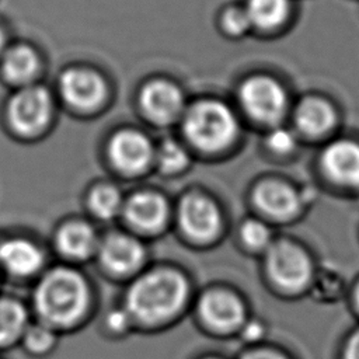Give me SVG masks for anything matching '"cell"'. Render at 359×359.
<instances>
[{"instance_id":"cell-12","label":"cell","mask_w":359,"mask_h":359,"mask_svg":"<svg viewBox=\"0 0 359 359\" xmlns=\"http://www.w3.org/2000/svg\"><path fill=\"white\" fill-rule=\"evenodd\" d=\"M48 59L29 39H11L0 56V83L10 91L45 81Z\"/></svg>"},{"instance_id":"cell-30","label":"cell","mask_w":359,"mask_h":359,"mask_svg":"<svg viewBox=\"0 0 359 359\" xmlns=\"http://www.w3.org/2000/svg\"><path fill=\"white\" fill-rule=\"evenodd\" d=\"M105 324L107 328L115 334H125L130 330L133 321L130 318V316L128 314V311L121 307V309H115L111 310L107 316H105Z\"/></svg>"},{"instance_id":"cell-1","label":"cell","mask_w":359,"mask_h":359,"mask_svg":"<svg viewBox=\"0 0 359 359\" xmlns=\"http://www.w3.org/2000/svg\"><path fill=\"white\" fill-rule=\"evenodd\" d=\"M244 129L245 123L230 98L202 94L189 98L177 125V135L194 156L219 157L240 144Z\"/></svg>"},{"instance_id":"cell-36","label":"cell","mask_w":359,"mask_h":359,"mask_svg":"<svg viewBox=\"0 0 359 359\" xmlns=\"http://www.w3.org/2000/svg\"><path fill=\"white\" fill-rule=\"evenodd\" d=\"M1 278H3V275H1V272H0V282H1Z\"/></svg>"},{"instance_id":"cell-20","label":"cell","mask_w":359,"mask_h":359,"mask_svg":"<svg viewBox=\"0 0 359 359\" xmlns=\"http://www.w3.org/2000/svg\"><path fill=\"white\" fill-rule=\"evenodd\" d=\"M251 22L252 35H273L292 13V0H241Z\"/></svg>"},{"instance_id":"cell-23","label":"cell","mask_w":359,"mask_h":359,"mask_svg":"<svg viewBox=\"0 0 359 359\" xmlns=\"http://www.w3.org/2000/svg\"><path fill=\"white\" fill-rule=\"evenodd\" d=\"M215 27L220 36L229 41H243L252 36V28L241 0L223 3L215 15Z\"/></svg>"},{"instance_id":"cell-9","label":"cell","mask_w":359,"mask_h":359,"mask_svg":"<svg viewBox=\"0 0 359 359\" xmlns=\"http://www.w3.org/2000/svg\"><path fill=\"white\" fill-rule=\"evenodd\" d=\"M317 196V185H302L283 177H265L255 182L251 192V201L259 217L273 226L302 220Z\"/></svg>"},{"instance_id":"cell-15","label":"cell","mask_w":359,"mask_h":359,"mask_svg":"<svg viewBox=\"0 0 359 359\" xmlns=\"http://www.w3.org/2000/svg\"><path fill=\"white\" fill-rule=\"evenodd\" d=\"M95 255L108 273L128 276L142 268L146 259V248L137 237L112 231L100 240Z\"/></svg>"},{"instance_id":"cell-35","label":"cell","mask_w":359,"mask_h":359,"mask_svg":"<svg viewBox=\"0 0 359 359\" xmlns=\"http://www.w3.org/2000/svg\"><path fill=\"white\" fill-rule=\"evenodd\" d=\"M205 359H220V358H215V356H210V358H205Z\"/></svg>"},{"instance_id":"cell-5","label":"cell","mask_w":359,"mask_h":359,"mask_svg":"<svg viewBox=\"0 0 359 359\" xmlns=\"http://www.w3.org/2000/svg\"><path fill=\"white\" fill-rule=\"evenodd\" d=\"M60 111L52 84L42 81L7 93L0 105V125L14 140L34 143L52 132Z\"/></svg>"},{"instance_id":"cell-13","label":"cell","mask_w":359,"mask_h":359,"mask_svg":"<svg viewBox=\"0 0 359 359\" xmlns=\"http://www.w3.org/2000/svg\"><path fill=\"white\" fill-rule=\"evenodd\" d=\"M222 213L217 203L205 194H185L177 205V223L182 234L196 243L215 240L222 230Z\"/></svg>"},{"instance_id":"cell-6","label":"cell","mask_w":359,"mask_h":359,"mask_svg":"<svg viewBox=\"0 0 359 359\" xmlns=\"http://www.w3.org/2000/svg\"><path fill=\"white\" fill-rule=\"evenodd\" d=\"M262 261L268 283L290 300L309 297L321 264L304 241L292 236H276Z\"/></svg>"},{"instance_id":"cell-8","label":"cell","mask_w":359,"mask_h":359,"mask_svg":"<svg viewBox=\"0 0 359 359\" xmlns=\"http://www.w3.org/2000/svg\"><path fill=\"white\" fill-rule=\"evenodd\" d=\"M191 97L172 76L154 73L143 77L133 94V107L139 119L149 128H177Z\"/></svg>"},{"instance_id":"cell-28","label":"cell","mask_w":359,"mask_h":359,"mask_svg":"<svg viewBox=\"0 0 359 359\" xmlns=\"http://www.w3.org/2000/svg\"><path fill=\"white\" fill-rule=\"evenodd\" d=\"M20 344L29 355L45 356L55 349L57 344V331L38 321L28 325Z\"/></svg>"},{"instance_id":"cell-14","label":"cell","mask_w":359,"mask_h":359,"mask_svg":"<svg viewBox=\"0 0 359 359\" xmlns=\"http://www.w3.org/2000/svg\"><path fill=\"white\" fill-rule=\"evenodd\" d=\"M198 314L209 330L220 334L238 331L247 321V310L241 299L224 289L205 292L198 302Z\"/></svg>"},{"instance_id":"cell-31","label":"cell","mask_w":359,"mask_h":359,"mask_svg":"<svg viewBox=\"0 0 359 359\" xmlns=\"http://www.w3.org/2000/svg\"><path fill=\"white\" fill-rule=\"evenodd\" d=\"M241 359H294L287 351L276 346H255L245 352Z\"/></svg>"},{"instance_id":"cell-10","label":"cell","mask_w":359,"mask_h":359,"mask_svg":"<svg viewBox=\"0 0 359 359\" xmlns=\"http://www.w3.org/2000/svg\"><path fill=\"white\" fill-rule=\"evenodd\" d=\"M317 188L331 196L359 199V140L332 137L323 144L316 158Z\"/></svg>"},{"instance_id":"cell-21","label":"cell","mask_w":359,"mask_h":359,"mask_svg":"<svg viewBox=\"0 0 359 359\" xmlns=\"http://www.w3.org/2000/svg\"><path fill=\"white\" fill-rule=\"evenodd\" d=\"M29 324L27 306L14 296L0 293V351L20 344Z\"/></svg>"},{"instance_id":"cell-17","label":"cell","mask_w":359,"mask_h":359,"mask_svg":"<svg viewBox=\"0 0 359 359\" xmlns=\"http://www.w3.org/2000/svg\"><path fill=\"white\" fill-rule=\"evenodd\" d=\"M45 265L42 248L24 236L0 238V272L14 279H28L38 275Z\"/></svg>"},{"instance_id":"cell-7","label":"cell","mask_w":359,"mask_h":359,"mask_svg":"<svg viewBox=\"0 0 359 359\" xmlns=\"http://www.w3.org/2000/svg\"><path fill=\"white\" fill-rule=\"evenodd\" d=\"M230 100L245 126H254L262 132L285 123L290 111L286 86L275 74L265 70H251L241 74L234 84Z\"/></svg>"},{"instance_id":"cell-22","label":"cell","mask_w":359,"mask_h":359,"mask_svg":"<svg viewBox=\"0 0 359 359\" xmlns=\"http://www.w3.org/2000/svg\"><path fill=\"white\" fill-rule=\"evenodd\" d=\"M194 163V153L178 135H168L156 140L154 165L161 175L175 177L184 174Z\"/></svg>"},{"instance_id":"cell-16","label":"cell","mask_w":359,"mask_h":359,"mask_svg":"<svg viewBox=\"0 0 359 359\" xmlns=\"http://www.w3.org/2000/svg\"><path fill=\"white\" fill-rule=\"evenodd\" d=\"M122 217L133 230L154 234L167 226L170 206L167 199L156 191H136L125 198Z\"/></svg>"},{"instance_id":"cell-32","label":"cell","mask_w":359,"mask_h":359,"mask_svg":"<svg viewBox=\"0 0 359 359\" xmlns=\"http://www.w3.org/2000/svg\"><path fill=\"white\" fill-rule=\"evenodd\" d=\"M265 332H266V327L264 323H261L258 320H248V318L238 330V334L241 335V338L245 342H252V344L264 339Z\"/></svg>"},{"instance_id":"cell-27","label":"cell","mask_w":359,"mask_h":359,"mask_svg":"<svg viewBox=\"0 0 359 359\" xmlns=\"http://www.w3.org/2000/svg\"><path fill=\"white\" fill-rule=\"evenodd\" d=\"M273 227V224L259 216L248 217L241 223L238 237L244 248L262 255L276 238Z\"/></svg>"},{"instance_id":"cell-4","label":"cell","mask_w":359,"mask_h":359,"mask_svg":"<svg viewBox=\"0 0 359 359\" xmlns=\"http://www.w3.org/2000/svg\"><path fill=\"white\" fill-rule=\"evenodd\" d=\"M63 112L77 119H95L114 104L115 84L101 66L76 60L65 65L52 84Z\"/></svg>"},{"instance_id":"cell-34","label":"cell","mask_w":359,"mask_h":359,"mask_svg":"<svg viewBox=\"0 0 359 359\" xmlns=\"http://www.w3.org/2000/svg\"><path fill=\"white\" fill-rule=\"evenodd\" d=\"M11 39H13V36H11L8 25L6 24L4 20L0 18V56L4 52L6 46L11 42Z\"/></svg>"},{"instance_id":"cell-26","label":"cell","mask_w":359,"mask_h":359,"mask_svg":"<svg viewBox=\"0 0 359 359\" xmlns=\"http://www.w3.org/2000/svg\"><path fill=\"white\" fill-rule=\"evenodd\" d=\"M300 137L292 126L285 123L264 130L262 149L276 160H287L294 156L299 149Z\"/></svg>"},{"instance_id":"cell-33","label":"cell","mask_w":359,"mask_h":359,"mask_svg":"<svg viewBox=\"0 0 359 359\" xmlns=\"http://www.w3.org/2000/svg\"><path fill=\"white\" fill-rule=\"evenodd\" d=\"M344 303L355 321H359V272L349 280Z\"/></svg>"},{"instance_id":"cell-18","label":"cell","mask_w":359,"mask_h":359,"mask_svg":"<svg viewBox=\"0 0 359 359\" xmlns=\"http://www.w3.org/2000/svg\"><path fill=\"white\" fill-rule=\"evenodd\" d=\"M337 121V114L330 101L317 97H303L292 109L293 129L299 137L320 139L327 136Z\"/></svg>"},{"instance_id":"cell-19","label":"cell","mask_w":359,"mask_h":359,"mask_svg":"<svg viewBox=\"0 0 359 359\" xmlns=\"http://www.w3.org/2000/svg\"><path fill=\"white\" fill-rule=\"evenodd\" d=\"M56 250L69 261H87L97 254L100 238L94 226L84 220L65 223L56 233Z\"/></svg>"},{"instance_id":"cell-25","label":"cell","mask_w":359,"mask_h":359,"mask_svg":"<svg viewBox=\"0 0 359 359\" xmlns=\"http://www.w3.org/2000/svg\"><path fill=\"white\" fill-rule=\"evenodd\" d=\"M348 283L349 280L341 271L321 262L309 297H313L321 304H337L339 302H345Z\"/></svg>"},{"instance_id":"cell-29","label":"cell","mask_w":359,"mask_h":359,"mask_svg":"<svg viewBox=\"0 0 359 359\" xmlns=\"http://www.w3.org/2000/svg\"><path fill=\"white\" fill-rule=\"evenodd\" d=\"M335 359H359V321H355L339 338Z\"/></svg>"},{"instance_id":"cell-3","label":"cell","mask_w":359,"mask_h":359,"mask_svg":"<svg viewBox=\"0 0 359 359\" xmlns=\"http://www.w3.org/2000/svg\"><path fill=\"white\" fill-rule=\"evenodd\" d=\"M31 303L39 323L56 331L72 328L90 306V289L79 271L55 266L38 279Z\"/></svg>"},{"instance_id":"cell-11","label":"cell","mask_w":359,"mask_h":359,"mask_svg":"<svg viewBox=\"0 0 359 359\" xmlns=\"http://www.w3.org/2000/svg\"><path fill=\"white\" fill-rule=\"evenodd\" d=\"M156 140L146 128L122 123L109 130L104 140L107 163L123 177H140L154 165Z\"/></svg>"},{"instance_id":"cell-24","label":"cell","mask_w":359,"mask_h":359,"mask_svg":"<svg viewBox=\"0 0 359 359\" xmlns=\"http://www.w3.org/2000/svg\"><path fill=\"white\" fill-rule=\"evenodd\" d=\"M125 198L121 189L109 182H101L91 188L87 206L91 215L100 222H112L122 216Z\"/></svg>"},{"instance_id":"cell-37","label":"cell","mask_w":359,"mask_h":359,"mask_svg":"<svg viewBox=\"0 0 359 359\" xmlns=\"http://www.w3.org/2000/svg\"><path fill=\"white\" fill-rule=\"evenodd\" d=\"M358 237H359V229H358Z\"/></svg>"},{"instance_id":"cell-2","label":"cell","mask_w":359,"mask_h":359,"mask_svg":"<svg viewBox=\"0 0 359 359\" xmlns=\"http://www.w3.org/2000/svg\"><path fill=\"white\" fill-rule=\"evenodd\" d=\"M188 294L189 286L182 273L157 268L139 273L130 282L123 309L133 323L160 325L181 313Z\"/></svg>"}]
</instances>
